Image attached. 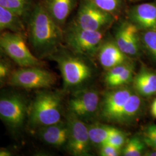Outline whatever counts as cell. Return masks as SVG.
Instances as JSON below:
<instances>
[{"mask_svg":"<svg viewBox=\"0 0 156 156\" xmlns=\"http://www.w3.org/2000/svg\"><path fill=\"white\" fill-rule=\"evenodd\" d=\"M14 154L12 149L8 147H0V156H11Z\"/></svg>","mask_w":156,"mask_h":156,"instance_id":"obj_30","label":"cell"},{"mask_svg":"<svg viewBox=\"0 0 156 156\" xmlns=\"http://www.w3.org/2000/svg\"><path fill=\"white\" fill-rule=\"evenodd\" d=\"M77 2L78 0H44L42 3L50 16L63 28Z\"/></svg>","mask_w":156,"mask_h":156,"instance_id":"obj_16","label":"cell"},{"mask_svg":"<svg viewBox=\"0 0 156 156\" xmlns=\"http://www.w3.org/2000/svg\"><path fill=\"white\" fill-rule=\"evenodd\" d=\"M134 66L131 63L119 76L106 83V85L112 88L124 86L126 84L133 82L134 78Z\"/></svg>","mask_w":156,"mask_h":156,"instance_id":"obj_23","label":"cell"},{"mask_svg":"<svg viewBox=\"0 0 156 156\" xmlns=\"http://www.w3.org/2000/svg\"><path fill=\"white\" fill-rule=\"evenodd\" d=\"M14 69L13 63L9 58H0V90L8 85L12 73Z\"/></svg>","mask_w":156,"mask_h":156,"instance_id":"obj_24","label":"cell"},{"mask_svg":"<svg viewBox=\"0 0 156 156\" xmlns=\"http://www.w3.org/2000/svg\"><path fill=\"white\" fill-rule=\"evenodd\" d=\"M128 20L144 31H156V3L146 2L131 7Z\"/></svg>","mask_w":156,"mask_h":156,"instance_id":"obj_13","label":"cell"},{"mask_svg":"<svg viewBox=\"0 0 156 156\" xmlns=\"http://www.w3.org/2000/svg\"><path fill=\"white\" fill-rule=\"evenodd\" d=\"M0 44L7 57L19 67H44L45 64L28 48L26 34L4 31L0 34Z\"/></svg>","mask_w":156,"mask_h":156,"instance_id":"obj_5","label":"cell"},{"mask_svg":"<svg viewBox=\"0 0 156 156\" xmlns=\"http://www.w3.org/2000/svg\"><path fill=\"white\" fill-rule=\"evenodd\" d=\"M141 42L149 55L156 61V31H144L141 36Z\"/></svg>","mask_w":156,"mask_h":156,"instance_id":"obj_26","label":"cell"},{"mask_svg":"<svg viewBox=\"0 0 156 156\" xmlns=\"http://www.w3.org/2000/svg\"><path fill=\"white\" fill-rule=\"evenodd\" d=\"M142 139L145 145L152 149H156V124H151L145 128Z\"/></svg>","mask_w":156,"mask_h":156,"instance_id":"obj_27","label":"cell"},{"mask_svg":"<svg viewBox=\"0 0 156 156\" xmlns=\"http://www.w3.org/2000/svg\"><path fill=\"white\" fill-rule=\"evenodd\" d=\"M68 135L66 149L73 156H89L91 151L88 126L71 112L66 115Z\"/></svg>","mask_w":156,"mask_h":156,"instance_id":"obj_10","label":"cell"},{"mask_svg":"<svg viewBox=\"0 0 156 156\" xmlns=\"http://www.w3.org/2000/svg\"><path fill=\"white\" fill-rule=\"evenodd\" d=\"M141 97L135 91L132 93L123 107L117 123L120 124L130 123L138 116L143 104Z\"/></svg>","mask_w":156,"mask_h":156,"instance_id":"obj_18","label":"cell"},{"mask_svg":"<svg viewBox=\"0 0 156 156\" xmlns=\"http://www.w3.org/2000/svg\"><path fill=\"white\" fill-rule=\"evenodd\" d=\"M25 23L21 17L0 6V34L5 31L26 34Z\"/></svg>","mask_w":156,"mask_h":156,"instance_id":"obj_19","label":"cell"},{"mask_svg":"<svg viewBox=\"0 0 156 156\" xmlns=\"http://www.w3.org/2000/svg\"><path fill=\"white\" fill-rule=\"evenodd\" d=\"M31 99L17 88L0 90V120L15 140L22 138L27 129Z\"/></svg>","mask_w":156,"mask_h":156,"instance_id":"obj_2","label":"cell"},{"mask_svg":"<svg viewBox=\"0 0 156 156\" xmlns=\"http://www.w3.org/2000/svg\"><path fill=\"white\" fill-rule=\"evenodd\" d=\"M62 46L48 57L56 62L62 74L63 91L73 92L83 88L93 75V69L82 57Z\"/></svg>","mask_w":156,"mask_h":156,"instance_id":"obj_4","label":"cell"},{"mask_svg":"<svg viewBox=\"0 0 156 156\" xmlns=\"http://www.w3.org/2000/svg\"><path fill=\"white\" fill-rule=\"evenodd\" d=\"M115 19V16L101 9L89 0H82L72 23L83 29L104 31Z\"/></svg>","mask_w":156,"mask_h":156,"instance_id":"obj_8","label":"cell"},{"mask_svg":"<svg viewBox=\"0 0 156 156\" xmlns=\"http://www.w3.org/2000/svg\"><path fill=\"white\" fill-rule=\"evenodd\" d=\"M26 23L30 45L39 59L48 58L62 46L64 30L50 16L42 2L34 4Z\"/></svg>","mask_w":156,"mask_h":156,"instance_id":"obj_1","label":"cell"},{"mask_svg":"<svg viewBox=\"0 0 156 156\" xmlns=\"http://www.w3.org/2000/svg\"><path fill=\"white\" fill-rule=\"evenodd\" d=\"M151 113L153 117L156 119V98L153 101L151 105Z\"/></svg>","mask_w":156,"mask_h":156,"instance_id":"obj_31","label":"cell"},{"mask_svg":"<svg viewBox=\"0 0 156 156\" xmlns=\"http://www.w3.org/2000/svg\"><path fill=\"white\" fill-rule=\"evenodd\" d=\"M145 146L146 145L142 138L134 136L128 140L122 153L124 156H141L144 153Z\"/></svg>","mask_w":156,"mask_h":156,"instance_id":"obj_22","label":"cell"},{"mask_svg":"<svg viewBox=\"0 0 156 156\" xmlns=\"http://www.w3.org/2000/svg\"><path fill=\"white\" fill-rule=\"evenodd\" d=\"M64 91L39 90L31 100L27 129L32 134L38 128L62 120Z\"/></svg>","mask_w":156,"mask_h":156,"instance_id":"obj_3","label":"cell"},{"mask_svg":"<svg viewBox=\"0 0 156 156\" xmlns=\"http://www.w3.org/2000/svg\"><path fill=\"white\" fill-rule=\"evenodd\" d=\"M146 156H156V149H153L152 151H147L145 153Z\"/></svg>","mask_w":156,"mask_h":156,"instance_id":"obj_33","label":"cell"},{"mask_svg":"<svg viewBox=\"0 0 156 156\" xmlns=\"http://www.w3.org/2000/svg\"><path fill=\"white\" fill-rule=\"evenodd\" d=\"M116 128L100 123L88 126L90 140L91 144L101 146L106 142L110 135Z\"/></svg>","mask_w":156,"mask_h":156,"instance_id":"obj_21","label":"cell"},{"mask_svg":"<svg viewBox=\"0 0 156 156\" xmlns=\"http://www.w3.org/2000/svg\"><path fill=\"white\" fill-rule=\"evenodd\" d=\"M133 91L128 87L122 86L106 93L101 102L100 117L107 122L117 123L123 107Z\"/></svg>","mask_w":156,"mask_h":156,"instance_id":"obj_11","label":"cell"},{"mask_svg":"<svg viewBox=\"0 0 156 156\" xmlns=\"http://www.w3.org/2000/svg\"><path fill=\"white\" fill-rule=\"evenodd\" d=\"M139 30L134 23L127 20L120 24L116 32L115 42L130 57L138 56L140 53Z\"/></svg>","mask_w":156,"mask_h":156,"instance_id":"obj_12","label":"cell"},{"mask_svg":"<svg viewBox=\"0 0 156 156\" xmlns=\"http://www.w3.org/2000/svg\"><path fill=\"white\" fill-rule=\"evenodd\" d=\"M104 11L116 16L121 9L122 0H89Z\"/></svg>","mask_w":156,"mask_h":156,"instance_id":"obj_25","label":"cell"},{"mask_svg":"<svg viewBox=\"0 0 156 156\" xmlns=\"http://www.w3.org/2000/svg\"><path fill=\"white\" fill-rule=\"evenodd\" d=\"M101 156H118L121 154V149L105 143L100 146Z\"/></svg>","mask_w":156,"mask_h":156,"instance_id":"obj_29","label":"cell"},{"mask_svg":"<svg viewBox=\"0 0 156 156\" xmlns=\"http://www.w3.org/2000/svg\"><path fill=\"white\" fill-rule=\"evenodd\" d=\"M8 58V57L6 56L4 50L0 44V58Z\"/></svg>","mask_w":156,"mask_h":156,"instance_id":"obj_32","label":"cell"},{"mask_svg":"<svg viewBox=\"0 0 156 156\" xmlns=\"http://www.w3.org/2000/svg\"><path fill=\"white\" fill-rule=\"evenodd\" d=\"M98 52L101 65L108 70L131 62V57L119 48L114 40L102 42Z\"/></svg>","mask_w":156,"mask_h":156,"instance_id":"obj_15","label":"cell"},{"mask_svg":"<svg viewBox=\"0 0 156 156\" xmlns=\"http://www.w3.org/2000/svg\"><path fill=\"white\" fill-rule=\"evenodd\" d=\"M33 134L46 145L60 148L66 147L68 140V127L66 121L44 126L36 129Z\"/></svg>","mask_w":156,"mask_h":156,"instance_id":"obj_14","label":"cell"},{"mask_svg":"<svg viewBox=\"0 0 156 156\" xmlns=\"http://www.w3.org/2000/svg\"><path fill=\"white\" fill-rule=\"evenodd\" d=\"M134 1H141V0H133Z\"/></svg>","mask_w":156,"mask_h":156,"instance_id":"obj_34","label":"cell"},{"mask_svg":"<svg viewBox=\"0 0 156 156\" xmlns=\"http://www.w3.org/2000/svg\"><path fill=\"white\" fill-rule=\"evenodd\" d=\"M126 141V135L125 133L118 128H116V130L110 135L105 143L112 145L122 150L123 146H124Z\"/></svg>","mask_w":156,"mask_h":156,"instance_id":"obj_28","label":"cell"},{"mask_svg":"<svg viewBox=\"0 0 156 156\" xmlns=\"http://www.w3.org/2000/svg\"><path fill=\"white\" fill-rule=\"evenodd\" d=\"M100 104L98 91L82 88L73 92L68 103V110L85 123L93 119L99 113Z\"/></svg>","mask_w":156,"mask_h":156,"instance_id":"obj_9","label":"cell"},{"mask_svg":"<svg viewBox=\"0 0 156 156\" xmlns=\"http://www.w3.org/2000/svg\"><path fill=\"white\" fill-rule=\"evenodd\" d=\"M56 80L55 75L43 67H19L12 73L8 86L26 90L49 89Z\"/></svg>","mask_w":156,"mask_h":156,"instance_id":"obj_7","label":"cell"},{"mask_svg":"<svg viewBox=\"0 0 156 156\" xmlns=\"http://www.w3.org/2000/svg\"><path fill=\"white\" fill-rule=\"evenodd\" d=\"M33 0H0V6L21 17L26 23L34 5Z\"/></svg>","mask_w":156,"mask_h":156,"instance_id":"obj_20","label":"cell"},{"mask_svg":"<svg viewBox=\"0 0 156 156\" xmlns=\"http://www.w3.org/2000/svg\"><path fill=\"white\" fill-rule=\"evenodd\" d=\"M64 33L67 48L76 55L89 57L98 53L104 37V31L83 29L73 23Z\"/></svg>","mask_w":156,"mask_h":156,"instance_id":"obj_6","label":"cell"},{"mask_svg":"<svg viewBox=\"0 0 156 156\" xmlns=\"http://www.w3.org/2000/svg\"><path fill=\"white\" fill-rule=\"evenodd\" d=\"M134 91L142 97H149L156 94V73L142 67L134 76Z\"/></svg>","mask_w":156,"mask_h":156,"instance_id":"obj_17","label":"cell"}]
</instances>
